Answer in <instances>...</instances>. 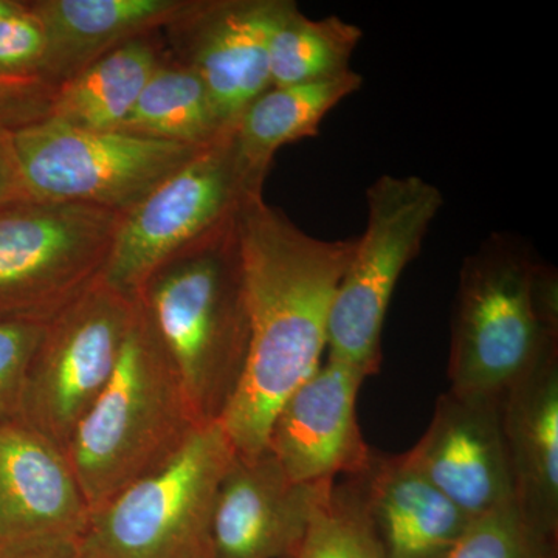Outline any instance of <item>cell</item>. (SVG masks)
<instances>
[{"label":"cell","instance_id":"22","mask_svg":"<svg viewBox=\"0 0 558 558\" xmlns=\"http://www.w3.org/2000/svg\"><path fill=\"white\" fill-rule=\"evenodd\" d=\"M363 32L339 16L312 20L292 0L286 2L271 31V87L296 86L347 73Z\"/></svg>","mask_w":558,"mask_h":558},{"label":"cell","instance_id":"11","mask_svg":"<svg viewBox=\"0 0 558 558\" xmlns=\"http://www.w3.org/2000/svg\"><path fill=\"white\" fill-rule=\"evenodd\" d=\"M288 0H193L168 25L175 61L197 73L220 124L231 130L271 87V31Z\"/></svg>","mask_w":558,"mask_h":558},{"label":"cell","instance_id":"15","mask_svg":"<svg viewBox=\"0 0 558 558\" xmlns=\"http://www.w3.org/2000/svg\"><path fill=\"white\" fill-rule=\"evenodd\" d=\"M332 484L290 480L267 449L236 454L216 498L211 558H295Z\"/></svg>","mask_w":558,"mask_h":558},{"label":"cell","instance_id":"5","mask_svg":"<svg viewBox=\"0 0 558 558\" xmlns=\"http://www.w3.org/2000/svg\"><path fill=\"white\" fill-rule=\"evenodd\" d=\"M236 450L220 421L178 457L92 510L78 558H211L216 498Z\"/></svg>","mask_w":558,"mask_h":558},{"label":"cell","instance_id":"25","mask_svg":"<svg viewBox=\"0 0 558 558\" xmlns=\"http://www.w3.org/2000/svg\"><path fill=\"white\" fill-rule=\"evenodd\" d=\"M44 328L0 323V425L21 421L25 381Z\"/></svg>","mask_w":558,"mask_h":558},{"label":"cell","instance_id":"10","mask_svg":"<svg viewBox=\"0 0 558 558\" xmlns=\"http://www.w3.org/2000/svg\"><path fill=\"white\" fill-rule=\"evenodd\" d=\"M138 299L105 279L46 325L33 355L21 422L64 451L116 373Z\"/></svg>","mask_w":558,"mask_h":558},{"label":"cell","instance_id":"24","mask_svg":"<svg viewBox=\"0 0 558 558\" xmlns=\"http://www.w3.org/2000/svg\"><path fill=\"white\" fill-rule=\"evenodd\" d=\"M444 558H558V538L539 531L512 501L470 521Z\"/></svg>","mask_w":558,"mask_h":558},{"label":"cell","instance_id":"16","mask_svg":"<svg viewBox=\"0 0 558 558\" xmlns=\"http://www.w3.org/2000/svg\"><path fill=\"white\" fill-rule=\"evenodd\" d=\"M517 508L558 538V347L499 403Z\"/></svg>","mask_w":558,"mask_h":558},{"label":"cell","instance_id":"9","mask_svg":"<svg viewBox=\"0 0 558 558\" xmlns=\"http://www.w3.org/2000/svg\"><path fill=\"white\" fill-rule=\"evenodd\" d=\"M247 194L231 128L123 216L102 279L138 299L157 271L233 220Z\"/></svg>","mask_w":558,"mask_h":558},{"label":"cell","instance_id":"6","mask_svg":"<svg viewBox=\"0 0 558 558\" xmlns=\"http://www.w3.org/2000/svg\"><path fill=\"white\" fill-rule=\"evenodd\" d=\"M124 215L33 199L0 209V323L49 325L89 292Z\"/></svg>","mask_w":558,"mask_h":558},{"label":"cell","instance_id":"27","mask_svg":"<svg viewBox=\"0 0 558 558\" xmlns=\"http://www.w3.org/2000/svg\"><path fill=\"white\" fill-rule=\"evenodd\" d=\"M57 87L40 76L0 78V132H16L49 119Z\"/></svg>","mask_w":558,"mask_h":558},{"label":"cell","instance_id":"26","mask_svg":"<svg viewBox=\"0 0 558 558\" xmlns=\"http://www.w3.org/2000/svg\"><path fill=\"white\" fill-rule=\"evenodd\" d=\"M44 54L46 36L27 2L0 17V78L40 76Z\"/></svg>","mask_w":558,"mask_h":558},{"label":"cell","instance_id":"19","mask_svg":"<svg viewBox=\"0 0 558 558\" xmlns=\"http://www.w3.org/2000/svg\"><path fill=\"white\" fill-rule=\"evenodd\" d=\"M362 84V75L349 70L315 83L270 87L259 95L233 128L238 161L248 190L263 193L277 150L299 140L317 137L319 124L330 110Z\"/></svg>","mask_w":558,"mask_h":558},{"label":"cell","instance_id":"29","mask_svg":"<svg viewBox=\"0 0 558 558\" xmlns=\"http://www.w3.org/2000/svg\"><path fill=\"white\" fill-rule=\"evenodd\" d=\"M7 558H78V556H76L75 545H61L25 550Z\"/></svg>","mask_w":558,"mask_h":558},{"label":"cell","instance_id":"30","mask_svg":"<svg viewBox=\"0 0 558 558\" xmlns=\"http://www.w3.org/2000/svg\"><path fill=\"white\" fill-rule=\"evenodd\" d=\"M24 7V2H17V0H0V17L9 16L14 11L21 10Z\"/></svg>","mask_w":558,"mask_h":558},{"label":"cell","instance_id":"1","mask_svg":"<svg viewBox=\"0 0 558 558\" xmlns=\"http://www.w3.org/2000/svg\"><path fill=\"white\" fill-rule=\"evenodd\" d=\"M236 231L250 341L240 387L220 424L238 457L252 458L267 449L279 407L318 369L355 240L311 236L263 193L242 199Z\"/></svg>","mask_w":558,"mask_h":558},{"label":"cell","instance_id":"8","mask_svg":"<svg viewBox=\"0 0 558 558\" xmlns=\"http://www.w3.org/2000/svg\"><path fill=\"white\" fill-rule=\"evenodd\" d=\"M31 199L128 213L202 146L121 131H87L53 119L11 132Z\"/></svg>","mask_w":558,"mask_h":558},{"label":"cell","instance_id":"14","mask_svg":"<svg viewBox=\"0 0 558 558\" xmlns=\"http://www.w3.org/2000/svg\"><path fill=\"white\" fill-rule=\"evenodd\" d=\"M89 513L64 451L21 421L0 425V558L75 545Z\"/></svg>","mask_w":558,"mask_h":558},{"label":"cell","instance_id":"3","mask_svg":"<svg viewBox=\"0 0 558 558\" xmlns=\"http://www.w3.org/2000/svg\"><path fill=\"white\" fill-rule=\"evenodd\" d=\"M201 425L240 387L250 326L236 216L154 275L138 296Z\"/></svg>","mask_w":558,"mask_h":558},{"label":"cell","instance_id":"7","mask_svg":"<svg viewBox=\"0 0 558 558\" xmlns=\"http://www.w3.org/2000/svg\"><path fill=\"white\" fill-rule=\"evenodd\" d=\"M368 220L341 278L328 322L329 357L379 373L381 330L400 275L416 258L444 205L418 175H380L366 191Z\"/></svg>","mask_w":558,"mask_h":558},{"label":"cell","instance_id":"23","mask_svg":"<svg viewBox=\"0 0 558 558\" xmlns=\"http://www.w3.org/2000/svg\"><path fill=\"white\" fill-rule=\"evenodd\" d=\"M295 558H387L354 480L332 484Z\"/></svg>","mask_w":558,"mask_h":558},{"label":"cell","instance_id":"17","mask_svg":"<svg viewBox=\"0 0 558 558\" xmlns=\"http://www.w3.org/2000/svg\"><path fill=\"white\" fill-rule=\"evenodd\" d=\"M351 478L387 558H444L472 521L403 454L374 453Z\"/></svg>","mask_w":558,"mask_h":558},{"label":"cell","instance_id":"12","mask_svg":"<svg viewBox=\"0 0 558 558\" xmlns=\"http://www.w3.org/2000/svg\"><path fill=\"white\" fill-rule=\"evenodd\" d=\"M363 371L328 359L275 414L267 438L286 475L296 483H336L368 468L374 451L362 435L357 398Z\"/></svg>","mask_w":558,"mask_h":558},{"label":"cell","instance_id":"13","mask_svg":"<svg viewBox=\"0 0 558 558\" xmlns=\"http://www.w3.org/2000/svg\"><path fill=\"white\" fill-rule=\"evenodd\" d=\"M499 403L447 391L424 436L402 453L470 520L515 501Z\"/></svg>","mask_w":558,"mask_h":558},{"label":"cell","instance_id":"4","mask_svg":"<svg viewBox=\"0 0 558 558\" xmlns=\"http://www.w3.org/2000/svg\"><path fill=\"white\" fill-rule=\"evenodd\" d=\"M537 264L508 234H494L465 258L451 319L449 391L501 400L558 347V329L535 300Z\"/></svg>","mask_w":558,"mask_h":558},{"label":"cell","instance_id":"20","mask_svg":"<svg viewBox=\"0 0 558 558\" xmlns=\"http://www.w3.org/2000/svg\"><path fill=\"white\" fill-rule=\"evenodd\" d=\"M161 57L148 36L110 51L57 87L50 117L87 131H120Z\"/></svg>","mask_w":558,"mask_h":558},{"label":"cell","instance_id":"21","mask_svg":"<svg viewBox=\"0 0 558 558\" xmlns=\"http://www.w3.org/2000/svg\"><path fill=\"white\" fill-rule=\"evenodd\" d=\"M120 131L205 146L227 130L197 73L174 60L160 62Z\"/></svg>","mask_w":558,"mask_h":558},{"label":"cell","instance_id":"2","mask_svg":"<svg viewBox=\"0 0 558 558\" xmlns=\"http://www.w3.org/2000/svg\"><path fill=\"white\" fill-rule=\"evenodd\" d=\"M201 427L138 300L116 373L64 449L90 512L170 464Z\"/></svg>","mask_w":558,"mask_h":558},{"label":"cell","instance_id":"18","mask_svg":"<svg viewBox=\"0 0 558 558\" xmlns=\"http://www.w3.org/2000/svg\"><path fill=\"white\" fill-rule=\"evenodd\" d=\"M193 0H36L27 2L46 36L40 78L54 86L131 40L167 28Z\"/></svg>","mask_w":558,"mask_h":558},{"label":"cell","instance_id":"28","mask_svg":"<svg viewBox=\"0 0 558 558\" xmlns=\"http://www.w3.org/2000/svg\"><path fill=\"white\" fill-rule=\"evenodd\" d=\"M31 201L14 156L11 132H0V209Z\"/></svg>","mask_w":558,"mask_h":558}]
</instances>
